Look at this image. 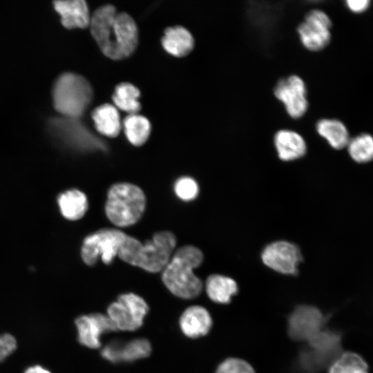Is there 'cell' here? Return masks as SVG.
Here are the masks:
<instances>
[{"label": "cell", "mask_w": 373, "mask_h": 373, "mask_svg": "<svg viewBox=\"0 0 373 373\" xmlns=\"http://www.w3.org/2000/svg\"><path fill=\"white\" fill-rule=\"evenodd\" d=\"M149 310V305L142 297L134 293H126L109 305L106 314L117 331L133 332L143 325Z\"/></svg>", "instance_id": "cell-7"}, {"label": "cell", "mask_w": 373, "mask_h": 373, "mask_svg": "<svg viewBox=\"0 0 373 373\" xmlns=\"http://www.w3.org/2000/svg\"><path fill=\"white\" fill-rule=\"evenodd\" d=\"M176 237L169 231L156 232L151 240L142 242L127 236L117 256L124 262L148 272H161L176 247Z\"/></svg>", "instance_id": "cell-3"}, {"label": "cell", "mask_w": 373, "mask_h": 373, "mask_svg": "<svg viewBox=\"0 0 373 373\" xmlns=\"http://www.w3.org/2000/svg\"><path fill=\"white\" fill-rule=\"evenodd\" d=\"M326 317L315 307L300 305L288 318L289 336L296 341H309L324 329Z\"/></svg>", "instance_id": "cell-11"}, {"label": "cell", "mask_w": 373, "mask_h": 373, "mask_svg": "<svg viewBox=\"0 0 373 373\" xmlns=\"http://www.w3.org/2000/svg\"><path fill=\"white\" fill-rule=\"evenodd\" d=\"M179 325L186 336L196 338L209 332L212 327V318L210 313L204 307L192 305L181 314Z\"/></svg>", "instance_id": "cell-15"}, {"label": "cell", "mask_w": 373, "mask_h": 373, "mask_svg": "<svg viewBox=\"0 0 373 373\" xmlns=\"http://www.w3.org/2000/svg\"><path fill=\"white\" fill-rule=\"evenodd\" d=\"M208 297L214 303L227 304L238 291L236 282L231 278L220 275L209 276L204 284Z\"/></svg>", "instance_id": "cell-21"}, {"label": "cell", "mask_w": 373, "mask_h": 373, "mask_svg": "<svg viewBox=\"0 0 373 373\" xmlns=\"http://www.w3.org/2000/svg\"><path fill=\"white\" fill-rule=\"evenodd\" d=\"M139 89L128 82H122L116 86L112 96L115 106L131 114H137L141 109L138 99Z\"/></svg>", "instance_id": "cell-24"}, {"label": "cell", "mask_w": 373, "mask_h": 373, "mask_svg": "<svg viewBox=\"0 0 373 373\" xmlns=\"http://www.w3.org/2000/svg\"><path fill=\"white\" fill-rule=\"evenodd\" d=\"M161 42L167 52L177 57L189 54L195 44L191 33L186 28L179 26L166 28Z\"/></svg>", "instance_id": "cell-18"}, {"label": "cell", "mask_w": 373, "mask_h": 373, "mask_svg": "<svg viewBox=\"0 0 373 373\" xmlns=\"http://www.w3.org/2000/svg\"><path fill=\"white\" fill-rule=\"evenodd\" d=\"M93 88L83 76L65 73L55 81L52 88V102L61 116L79 118L90 104Z\"/></svg>", "instance_id": "cell-5"}, {"label": "cell", "mask_w": 373, "mask_h": 373, "mask_svg": "<svg viewBox=\"0 0 373 373\" xmlns=\"http://www.w3.org/2000/svg\"><path fill=\"white\" fill-rule=\"evenodd\" d=\"M216 373H256V371L247 361L239 358L230 357L218 365Z\"/></svg>", "instance_id": "cell-28"}, {"label": "cell", "mask_w": 373, "mask_h": 373, "mask_svg": "<svg viewBox=\"0 0 373 373\" xmlns=\"http://www.w3.org/2000/svg\"><path fill=\"white\" fill-rule=\"evenodd\" d=\"M146 204V196L140 187L129 182L115 183L107 192L106 216L115 227H130L140 220Z\"/></svg>", "instance_id": "cell-4"}, {"label": "cell", "mask_w": 373, "mask_h": 373, "mask_svg": "<svg viewBox=\"0 0 373 373\" xmlns=\"http://www.w3.org/2000/svg\"><path fill=\"white\" fill-rule=\"evenodd\" d=\"M48 127L55 137L69 146L77 148L103 146L102 143L77 118L54 117L50 120Z\"/></svg>", "instance_id": "cell-10"}, {"label": "cell", "mask_w": 373, "mask_h": 373, "mask_svg": "<svg viewBox=\"0 0 373 373\" xmlns=\"http://www.w3.org/2000/svg\"><path fill=\"white\" fill-rule=\"evenodd\" d=\"M263 263L270 269L283 274L295 275L303 260L299 248L287 241H276L267 245L261 255Z\"/></svg>", "instance_id": "cell-12"}, {"label": "cell", "mask_w": 373, "mask_h": 373, "mask_svg": "<svg viewBox=\"0 0 373 373\" xmlns=\"http://www.w3.org/2000/svg\"><path fill=\"white\" fill-rule=\"evenodd\" d=\"M17 349V341L8 333L0 335V363L9 356Z\"/></svg>", "instance_id": "cell-29"}, {"label": "cell", "mask_w": 373, "mask_h": 373, "mask_svg": "<svg viewBox=\"0 0 373 373\" xmlns=\"http://www.w3.org/2000/svg\"><path fill=\"white\" fill-rule=\"evenodd\" d=\"M276 98L282 102L288 115L293 119L304 116L309 107L307 86L298 75L280 79L274 88Z\"/></svg>", "instance_id": "cell-9"}, {"label": "cell", "mask_w": 373, "mask_h": 373, "mask_svg": "<svg viewBox=\"0 0 373 373\" xmlns=\"http://www.w3.org/2000/svg\"><path fill=\"white\" fill-rule=\"evenodd\" d=\"M274 142L278 157L283 161H291L304 156L306 142L301 135L289 129H280L274 135Z\"/></svg>", "instance_id": "cell-17"}, {"label": "cell", "mask_w": 373, "mask_h": 373, "mask_svg": "<svg viewBox=\"0 0 373 373\" xmlns=\"http://www.w3.org/2000/svg\"><path fill=\"white\" fill-rule=\"evenodd\" d=\"M203 254L198 247L184 245L175 250L161 271L162 280L168 290L182 299L198 297L203 289L202 280L194 274L203 261Z\"/></svg>", "instance_id": "cell-2"}, {"label": "cell", "mask_w": 373, "mask_h": 373, "mask_svg": "<svg viewBox=\"0 0 373 373\" xmlns=\"http://www.w3.org/2000/svg\"><path fill=\"white\" fill-rule=\"evenodd\" d=\"M370 4L368 0H348L346 6L348 9L354 13H361L366 11Z\"/></svg>", "instance_id": "cell-30"}, {"label": "cell", "mask_w": 373, "mask_h": 373, "mask_svg": "<svg viewBox=\"0 0 373 373\" xmlns=\"http://www.w3.org/2000/svg\"><path fill=\"white\" fill-rule=\"evenodd\" d=\"M123 128L126 138L135 146L146 143L151 129L149 119L137 114H131L126 117L123 121Z\"/></svg>", "instance_id": "cell-23"}, {"label": "cell", "mask_w": 373, "mask_h": 373, "mask_svg": "<svg viewBox=\"0 0 373 373\" xmlns=\"http://www.w3.org/2000/svg\"><path fill=\"white\" fill-rule=\"evenodd\" d=\"M332 26L326 12L318 9L310 10L297 28L301 44L312 52L323 50L331 41Z\"/></svg>", "instance_id": "cell-8"}, {"label": "cell", "mask_w": 373, "mask_h": 373, "mask_svg": "<svg viewBox=\"0 0 373 373\" xmlns=\"http://www.w3.org/2000/svg\"><path fill=\"white\" fill-rule=\"evenodd\" d=\"M152 347L144 338H135L126 343L111 342L101 351L102 357L111 362H132L149 356Z\"/></svg>", "instance_id": "cell-14"}, {"label": "cell", "mask_w": 373, "mask_h": 373, "mask_svg": "<svg viewBox=\"0 0 373 373\" xmlns=\"http://www.w3.org/2000/svg\"><path fill=\"white\" fill-rule=\"evenodd\" d=\"M24 373H51L48 370L41 365H36L28 367Z\"/></svg>", "instance_id": "cell-31"}, {"label": "cell", "mask_w": 373, "mask_h": 373, "mask_svg": "<svg viewBox=\"0 0 373 373\" xmlns=\"http://www.w3.org/2000/svg\"><path fill=\"white\" fill-rule=\"evenodd\" d=\"M54 8L60 15L61 23L65 28H86L90 26L89 10L84 1H55Z\"/></svg>", "instance_id": "cell-16"}, {"label": "cell", "mask_w": 373, "mask_h": 373, "mask_svg": "<svg viewBox=\"0 0 373 373\" xmlns=\"http://www.w3.org/2000/svg\"><path fill=\"white\" fill-rule=\"evenodd\" d=\"M128 234L117 228L100 229L85 237L81 248L84 262L93 266L99 257L106 264H111L117 256Z\"/></svg>", "instance_id": "cell-6"}, {"label": "cell", "mask_w": 373, "mask_h": 373, "mask_svg": "<svg viewBox=\"0 0 373 373\" xmlns=\"http://www.w3.org/2000/svg\"><path fill=\"white\" fill-rule=\"evenodd\" d=\"M347 150L356 162L365 163L373 160V137L367 133L360 134L350 140Z\"/></svg>", "instance_id": "cell-26"}, {"label": "cell", "mask_w": 373, "mask_h": 373, "mask_svg": "<svg viewBox=\"0 0 373 373\" xmlns=\"http://www.w3.org/2000/svg\"><path fill=\"white\" fill-rule=\"evenodd\" d=\"M90 27L101 51L112 59L126 58L136 49L138 30L135 21L128 14L117 12L113 5L96 9L90 17Z\"/></svg>", "instance_id": "cell-1"}, {"label": "cell", "mask_w": 373, "mask_h": 373, "mask_svg": "<svg viewBox=\"0 0 373 373\" xmlns=\"http://www.w3.org/2000/svg\"><path fill=\"white\" fill-rule=\"evenodd\" d=\"M174 191L176 195L184 201L194 200L199 192V187L196 181L191 177H182L174 184Z\"/></svg>", "instance_id": "cell-27"}, {"label": "cell", "mask_w": 373, "mask_h": 373, "mask_svg": "<svg viewBox=\"0 0 373 373\" xmlns=\"http://www.w3.org/2000/svg\"><path fill=\"white\" fill-rule=\"evenodd\" d=\"M96 130L108 137H115L120 133L122 124L117 108L104 104L95 108L91 113Z\"/></svg>", "instance_id": "cell-19"}, {"label": "cell", "mask_w": 373, "mask_h": 373, "mask_svg": "<svg viewBox=\"0 0 373 373\" xmlns=\"http://www.w3.org/2000/svg\"><path fill=\"white\" fill-rule=\"evenodd\" d=\"M316 129L318 134L334 149L345 148L350 140L347 127L336 119H321L317 122Z\"/></svg>", "instance_id": "cell-22"}, {"label": "cell", "mask_w": 373, "mask_h": 373, "mask_svg": "<svg viewBox=\"0 0 373 373\" xmlns=\"http://www.w3.org/2000/svg\"><path fill=\"white\" fill-rule=\"evenodd\" d=\"M57 203L62 216L71 221L81 219L88 208L86 195L77 189H69L60 193L57 198Z\"/></svg>", "instance_id": "cell-20"}, {"label": "cell", "mask_w": 373, "mask_h": 373, "mask_svg": "<svg viewBox=\"0 0 373 373\" xmlns=\"http://www.w3.org/2000/svg\"><path fill=\"white\" fill-rule=\"evenodd\" d=\"M329 373H368V365L359 354L342 352L329 365Z\"/></svg>", "instance_id": "cell-25"}, {"label": "cell", "mask_w": 373, "mask_h": 373, "mask_svg": "<svg viewBox=\"0 0 373 373\" xmlns=\"http://www.w3.org/2000/svg\"><path fill=\"white\" fill-rule=\"evenodd\" d=\"M78 341L82 345L98 349L102 345V334L117 331L116 327L107 316L102 313L83 315L76 318Z\"/></svg>", "instance_id": "cell-13"}]
</instances>
